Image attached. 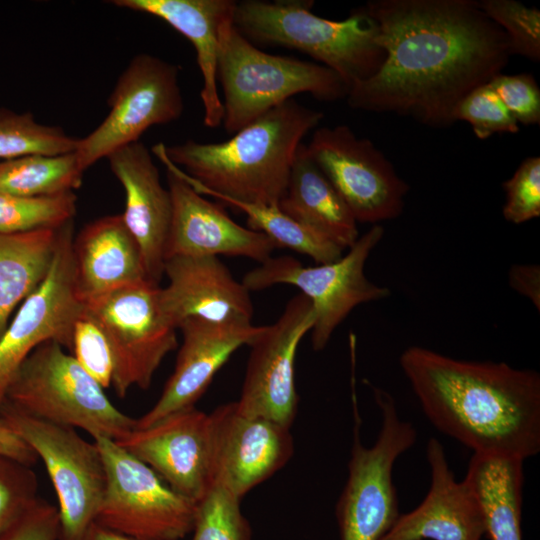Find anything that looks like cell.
<instances>
[{
	"label": "cell",
	"mask_w": 540,
	"mask_h": 540,
	"mask_svg": "<svg viewBox=\"0 0 540 540\" xmlns=\"http://www.w3.org/2000/svg\"><path fill=\"white\" fill-rule=\"evenodd\" d=\"M363 8L386 57L349 90L353 109L449 126L457 104L502 73L512 56L506 34L475 0H373Z\"/></svg>",
	"instance_id": "obj_1"
},
{
	"label": "cell",
	"mask_w": 540,
	"mask_h": 540,
	"mask_svg": "<svg viewBox=\"0 0 540 540\" xmlns=\"http://www.w3.org/2000/svg\"><path fill=\"white\" fill-rule=\"evenodd\" d=\"M399 363L431 424L473 454L524 461L539 453L538 372L420 346L405 349Z\"/></svg>",
	"instance_id": "obj_2"
},
{
	"label": "cell",
	"mask_w": 540,
	"mask_h": 540,
	"mask_svg": "<svg viewBox=\"0 0 540 540\" xmlns=\"http://www.w3.org/2000/svg\"><path fill=\"white\" fill-rule=\"evenodd\" d=\"M324 114L289 99L221 143L160 144L179 174L201 195L222 203L278 206L304 136Z\"/></svg>",
	"instance_id": "obj_3"
},
{
	"label": "cell",
	"mask_w": 540,
	"mask_h": 540,
	"mask_svg": "<svg viewBox=\"0 0 540 540\" xmlns=\"http://www.w3.org/2000/svg\"><path fill=\"white\" fill-rule=\"evenodd\" d=\"M313 1L244 0L236 2L233 24L249 41L291 48L336 72L349 90L381 68L386 53L376 22L363 7L346 19L330 20L312 12Z\"/></svg>",
	"instance_id": "obj_4"
},
{
	"label": "cell",
	"mask_w": 540,
	"mask_h": 540,
	"mask_svg": "<svg viewBox=\"0 0 540 540\" xmlns=\"http://www.w3.org/2000/svg\"><path fill=\"white\" fill-rule=\"evenodd\" d=\"M217 82L224 96L222 124L232 134L297 94L334 102L349 92L342 78L326 66L260 50L233 20L221 30Z\"/></svg>",
	"instance_id": "obj_5"
},
{
	"label": "cell",
	"mask_w": 540,
	"mask_h": 540,
	"mask_svg": "<svg viewBox=\"0 0 540 540\" xmlns=\"http://www.w3.org/2000/svg\"><path fill=\"white\" fill-rule=\"evenodd\" d=\"M104 390L72 354L48 341L21 364L4 401L36 418L82 429L93 439L117 441L135 428L136 419L117 409Z\"/></svg>",
	"instance_id": "obj_6"
},
{
	"label": "cell",
	"mask_w": 540,
	"mask_h": 540,
	"mask_svg": "<svg viewBox=\"0 0 540 540\" xmlns=\"http://www.w3.org/2000/svg\"><path fill=\"white\" fill-rule=\"evenodd\" d=\"M371 387L381 413V428L375 443L366 447L360 438L361 421L352 377L354 437L348 478L336 506L341 540H381L391 530L400 516L393 466L417 440L416 429L400 418L393 396Z\"/></svg>",
	"instance_id": "obj_7"
},
{
	"label": "cell",
	"mask_w": 540,
	"mask_h": 540,
	"mask_svg": "<svg viewBox=\"0 0 540 540\" xmlns=\"http://www.w3.org/2000/svg\"><path fill=\"white\" fill-rule=\"evenodd\" d=\"M383 235L384 228L375 224L359 236L340 259L316 266H304L291 256L270 257L247 272L242 284L249 291L277 284L300 289L311 301L315 312L311 330L313 349L321 351L355 307L391 295L387 287L371 282L364 273L366 260Z\"/></svg>",
	"instance_id": "obj_8"
},
{
	"label": "cell",
	"mask_w": 540,
	"mask_h": 540,
	"mask_svg": "<svg viewBox=\"0 0 540 540\" xmlns=\"http://www.w3.org/2000/svg\"><path fill=\"white\" fill-rule=\"evenodd\" d=\"M0 418L45 465L58 502L59 540H80L95 521L106 488L101 452L75 428L31 416L7 401Z\"/></svg>",
	"instance_id": "obj_9"
},
{
	"label": "cell",
	"mask_w": 540,
	"mask_h": 540,
	"mask_svg": "<svg viewBox=\"0 0 540 540\" xmlns=\"http://www.w3.org/2000/svg\"><path fill=\"white\" fill-rule=\"evenodd\" d=\"M158 284H129L83 302V311L104 332L113 357L112 386L119 398L131 387L147 389L178 330L164 315Z\"/></svg>",
	"instance_id": "obj_10"
},
{
	"label": "cell",
	"mask_w": 540,
	"mask_h": 540,
	"mask_svg": "<svg viewBox=\"0 0 540 540\" xmlns=\"http://www.w3.org/2000/svg\"><path fill=\"white\" fill-rule=\"evenodd\" d=\"M93 440L106 471L97 523L141 540H180L192 532L194 501L173 490L114 440Z\"/></svg>",
	"instance_id": "obj_11"
},
{
	"label": "cell",
	"mask_w": 540,
	"mask_h": 540,
	"mask_svg": "<svg viewBox=\"0 0 540 540\" xmlns=\"http://www.w3.org/2000/svg\"><path fill=\"white\" fill-rule=\"evenodd\" d=\"M105 119L77 140L75 155L86 171L117 149L139 141L150 127L179 119L184 101L179 67L148 53L134 56L107 99Z\"/></svg>",
	"instance_id": "obj_12"
},
{
	"label": "cell",
	"mask_w": 540,
	"mask_h": 540,
	"mask_svg": "<svg viewBox=\"0 0 540 540\" xmlns=\"http://www.w3.org/2000/svg\"><path fill=\"white\" fill-rule=\"evenodd\" d=\"M306 147L357 223L375 225L402 213L409 186L369 139L346 125L321 127Z\"/></svg>",
	"instance_id": "obj_13"
},
{
	"label": "cell",
	"mask_w": 540,
	"mask_h": 540,
	"mask_svg": "<svg viewBox=\"0 0 540 540\" xmlns=\"http://www.w3.org/2000/svg\"><path fill=\"white\" fill-rule=\"evenodd\" d=\"M73 238L72 220L60 229L46 278L19 306L0 337V404L17 370L39 345L54 341L72 351L74 324L83 310L74 288Z\"/></svg>",
	"instance_id": "obj_14"
},
{
	"label": "cell",
	"mask_w": 540,
	"mask_h": 540,
	"mask_svg": "<svg viewBox=\"0 0 540 540\" xmlns=\"http://www.w3.org/2000/svg\"><path fill=\"white\" fill-rule=\"evenodd\" d=\"M315 312L302 293L292 297L271 325L251 342L238 410L290 428L298 407L295 359L302 338L312 330Z\"/></svg>",
	"instance_id": "obj_15"
},
{
	"label": "cell",
	"mask_w": 540,
	"mask_h": 540,
	"mask_svg": "<svg viewBox=\"0 0 540 540\" xmlns=\"http://www.w3.org/2000/svg\"><path fill=\"white\" fill-rule=\"evenodd\" d=\"M213 481L239 498L284 467L294 452L290 428L241 413L235 402L209 414Z\"/></svg>",
	"instance_id": "obj_16"
},
{
	"label": "cell",
	"mask_w": 540,
	"mask_h": 540,
	"mask_svg": "<svg viewBox=\"0 0 540 540\" xmlns=\"http://www.w3.org/2000/svg\"><path fill=\"white\" fill-rule=\"evenodd\" d=\"M154 154L167 167L173 212L165 260L176 256H242L260 263L276 248L263 233L236 223L223 209L193 189L164 155L160 144Z\"/></svg>",
	"instance_id": "obj_17"
},
{
	"label": "cell",
	"mask_w": 540,
	"mask_h": 540,
	"mask_svg": "<svg viewBox=\"0 0 540 540\" xmlns=\"http://www.w3.org/2000/svg\"><path fill=\"white\" fill-rule=\"evenodd\" d=\"M115 442L195 503L213 482L209 414L195 406L134 428Z\"/></svg>",
	"instance_id": "obj_18"
},
{
	"label": "cell",
	"mask_w": 540,
	"mask_h": 540,
	"mask_svg": "<svg viewBox=\"0 0 540 540\" xmlns=\"http://www.w3.org/2000/svg\"><path fill=\"white\" fill-rule=\"evenodd\" d=\"M263 326L214 323L200 318L183 320V341L175 368L153 407L136 419L145 428L181 409L195 406L219 369L240 347L250 345Z\"/></svg>",
	"instance_id": "obj_19"
},
{
	"label": "cell",
	"mask_w": 540,
	"mask_h": 540,
	"mask_svg": "<svg viewBox=\"0 0 540 540\" xmlns=\"http://www.w3.org/2000/svg\"><path fill=\"white\" fill-rule=\"evenodd\" d=\"M168 285L160 304L178 329L187 318L214 323L252 324L254 308L249 290L238 282L217 256H176L165 260Z\"/></svg>",
	"instance_id": "obj_20"
},
{
	"label": "cell",
	"mask_w": 540,
	"mask_h": 540,
	"mask_svg": "<svg viewBox=\"0 0 540 540\" xmlns=\"http://www.w3.org/2000/svg\"><path fill=\"white\" fill-rule=\"evenodd\" d=\"M107 159L125 191L121 215L139 246L147 279L159 285L173 212L169 189L162 185L151 153L140 141L117 149Z\"/></svg>",
	"instance_id": "obj_21"
},
{
	"label": "cell",
	"mask_w": 540,
	"mask_h": 540,
	"mask_svg": "<svg viewBox=\"0 0 540 540\" xmlns=\"http://www.w3.org/2000/svg\"><path fill=\"white\" fill-rule=\"evenodd\" d=\"M430 488L412 511L400 514L381 540H482V508L464 479L456 481L442 443L430 438L426 447Z\"/></svg>",
	"instance_id": "obj_22"
},
{
	"label": "cell",
	"mask_w": 540,
	"mask_h": 540,
	"mask_svg": "<svg viewBox=\"0 0 540 540\" xmlns=\"http://www.w3.org/2000/svg\"><path fill=\"white\" fill-rule=\"evenodd\" d=\"M113 5L158 17L185 36L196 51L203 86L200 97L204 125L222 124L224 109L217 84V59L222 27L233 20V0H114Z\"/></svg>",
	"instance_id": "obj_23"
},
{
	"label": "cell",
	"mask_w": 540,
	"mask_h": 540,
	"mask_svg": "<svg viewBox=\"0 0 540 540\" xmlns=\"http://www.w3.org/2000/svg\"><path fill=\"white\" fill-rule=\"evenodd\" d=\"M72 260L74 288L82 303L148 280L139 246L121 214L87 223L73 238Z\"/></svg>",
	"instance_id": "obj_24"
},
{
	"label": "cell",
	"mask_w": 540,
	"mask_h": 540,
	"mask_svg": "<svg viewBox=\"0 0 540 540\" xmlns=\"http://www.w3.org/2000/svg\"><path fill=\"white\" fill-rule=\"evenodd\" d=\"M278 207L343 250L359 237L351 210L310 157L304 143L297 149L288 186Z\"/></svg>",
	"instance_id": "obj_25"
},
{
	"label": "cell",
	"mask_w": 540,
	"mask_h": 540,
	"mask_svg": "<svg viewBox=\"0 0 540 540\" xmlns=\"http://www.w3.org/2000/svg\"><path fill=\"white\" fill-rule=\"evenodd\" d=\"M523 462L480 454L469 461L464 479L480 503L490 540H522Z\"/></svg>",
	"instance_id": "obj_26"
},
{
	"label": "cell",
	"mask_w": 540,
	"mask_h": 540,
	"mask_svg": "<svg viewBox=\"0 0 540 540\" xmlns=\"http://www.w3.org/2000/svg\"><path fill=\"white\" fill-rule=\"evenodd\" d=\"M62 226L0 234V337L16 308L46 278Z\"/></svg>",
	"instance_id": "obj_27"
},
{
	"label": "cell",
	"mask_w": 540,
	"mask_h": 540,
	"mask_svg": "<svg viewBox=\"0 0 540 540\" xmlns=\"http://www.w3.org/2000/svg\"><path fill=\"white\" fill-rule=\"evenodd\" d=\"M84 172L74 152L1 160L0 194L36 198L74 192Z\"/></svg>",
	"instance_id": "obj_28"
},
{
	"label": "cell",
	"mask_w": 540,
	"mask_h": 540,
	"mask_svg": "<svg viewBox=\"0 0 540 540\" xmlns=\"http://www.w3.org/2000/svg\"><path fill=\"white\" fill-rule=\"evenodd\" d=\"M224 204L242 211L247 216L248 228L266 235L276 247L288 248L311 257L317 264L340 259L343 249L298 223L278 206L226 201Z\"/></svg>",
	"instance_id": "obj_29"
},
{
	"label": "cell",
	"mask_w": 540,
	"mask_h": 540,
	"mask_svg": "<svg viewBox=\"0 0 540 540\" xmlns=\"http://www.w3.org/2000/svg\"><path fill=\"white\" fill-rule=\"evenodd\" d=\"M77 140L59 126L39 123L30 112L0 107V161L32 154L71 153Z\"/></svg>",
	"instance_id": "obj_30"
},
{
	"label": "cell",
	"mask_w": 540,
	"mask_h": 540,
	"mask_svg": "<svg viewBox=\"0 0 540 540\" xmlns=\"http://www.w3.org/2000/svg\"><path fill=\"white\" fill-rule=\"evenodd\" d=\"M76 211L74 192L36 198L0 194V234L57 228L72 221Z\"/></svg>",
	"instance_id": "obj_31"
},
{
	"label": "cell",
	"mask_w": 540,
	"mask_h": 540,
	"mask_svg": "<svg viewBox=\"0 0 540 540\" xmlns=\"http://www.w3.org/2000/svg\"><path fill=\"white\" fill-rule=\"evenodd\" d=\"M240 501L224 485L213 481L196 503L191 540H252Z\"/></svg>",
	"instance_id": "obj_32"
},
{
	"label": "cell",
	"mask_w": 540,
	"mask_h": 540,
	"mask_svg": "<svg viewBox=\"0 0 540 540\" xmlns=\"http://www.w3.org/2000/svg\"><path fill=\"white\" fill-rule=\"evenodd\" d=\"M485 15L506 34L512 55L540 60V11L516 0L478 1Z\"/></svg>",
	"instance_id": "obj_33"
},
{
	"label": "cell",
	"mask_w": 540,
	"mask_h": 540,
	"mask_svg": "<svg viewBox=\"0 0 540 540\" xmlns=\"http://www.w3.org/2000/svg\"><path fill=\"white\" fill-rule=\"evenodd\" d=\"M453 119L468 122L479 139L519 131V124L489 82L474 88L457 104Z\"/></svg>",
	"instance_id": "obj_34"
},
{
	"label": "cell",
	"mask_w": 540,
	"mask_h": 540,
	"mask_svg": "<svg viewBox=\"0 0 540 540\" xmlns=\"http://www.w3.org/2000/svg\"><path fill=\"white\" fill-rule=\"evenodd\" d=\"M39 499L38 479L31 466L0 455V536Z\"/></svg>",
	"instance_id": "obj_35"
},
{
	"label": "cell",
	"mask_w": 540,
	"mask_h": 540,
	"mask_svg": "<svg viewBox=\"0 0 540 540\" xmlns=\"http://www.w3.org/2000/svg\"><path fill=\"white\" fill-rule=\"evenodd\" d=\"M73 357L104 389L112 386L113 357L100 326L82 310L73 329Z\"/></svg>",
	"instance_id": "obj_36"
},
{
	"label": "cell",
	"mask_w": 540,
	"mask_h": 540,
	"mask_svg": "<svg viewBox=\"0 0 540 540\" xmlns=\"http://www.w3.org/2000/svg\"><path fill=\"white\" fill-rule=\"evenodd\" d=\"M506 201L502 214L506 221L522 224L540 215V157H527L502 184Z\"/></svg>",
	"instance_id": "obj_37"
},
{
	"label": "cell",
	"mask_w": 540,
	"mask_h": 540,
	"mask_svg": "<svg viewBox=\"0 0 540 540\" xmlns=\"http://www.w3.org/2000/svg\"><path fill=\"white\" fill-rule=\"evenodd\" d=\"M518 124L540 123V89L530 74H503L489 81Z\"/></svg>",
	"instance_id": "obj_38"
},
{
	"label": "cell",
	"mask_w": 540,
	"mask_h": 540,
	"mask_svg": "<svg viewBox=\"0 0 540 540\" xmlns=\"http://www.w3.org/2000/svg\"><path fill=\"white\" fill-rule=\"evenodd\" d=\"M57 507L39 499L0 540H59Z\"/></svg>",
	"instance_id": "obj_39"
},
{
	"label": "cell",
	"mask_w": 540,
	"mask_h": 540,
	"mask_svg": "<svg viewBox=\"0 0 540 540\" xmlns=\"http://www.w3.org/2000/svg\"><path fill=\"white\" fill-rule=\"evenodd\" d=\"M510 287L540 310V267L536 264H514L508 272Z\"/></svg>",
	"instance_id": "obj_40"
},
{
	"label": "cell",
	"mask_w": 540,
	"mask_h": 540,
	"mask_svg": "<svg viewBox=\"0 0 540 540\" xmlns=\"http://www.w3.org/2000/svg\"><path fill=\"white\" fill-rule=\"evenodd\" d=\"M0 455L32 466L38 457L35 452L0 418Z\"/></svg>",
	"instance_id": "obj_41"
},
{
	"label": "cell",
	"mask_w": 540,
	"mask_h": 540,
	"mask_svg": "<svg viewBox=\"0 0 540 540\" xmlns=\"http://www.w3.org/2000/svg\"><path fill=\"white\" fill-rule=\"evenodd\" d=\"M80 540H141L118 532L96 521L92 522L81 536Z\"/></svg>",
	"instance_id": "obj_42"
}]
</instances>
